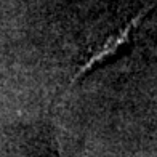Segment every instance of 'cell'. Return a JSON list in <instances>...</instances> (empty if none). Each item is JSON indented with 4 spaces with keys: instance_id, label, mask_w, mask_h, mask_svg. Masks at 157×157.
<instances>
[{
    "instance_id": "obj_1",
    "label": "cell",
    "mask_w": 157,
    "mask_h": 157,
    "mask_svg": "<svg viewBox=\"0 0 157 157\" xmlns=\"http://www.w3.org/2000/svg\"><path fill=\"white\" fill-rule=\"evenodd\" d=\"M146 15H147V8L143 10L140 15H136L135 18H132L122 27V29H119L117 32L111 34L109 37L95 50V52H91L90 56L85 59V63L77 69V72H75V75L72 78V82H71V87H72L74 83H77L78 80L85 78L91 72V71L98 69L99 66H103V64H106L108 61L117 58L120 53H124L125 48L130 45L132 37H133V32L138 29V26L141 24V21L144 19Z\"/></svg>"
}]
</instances>
